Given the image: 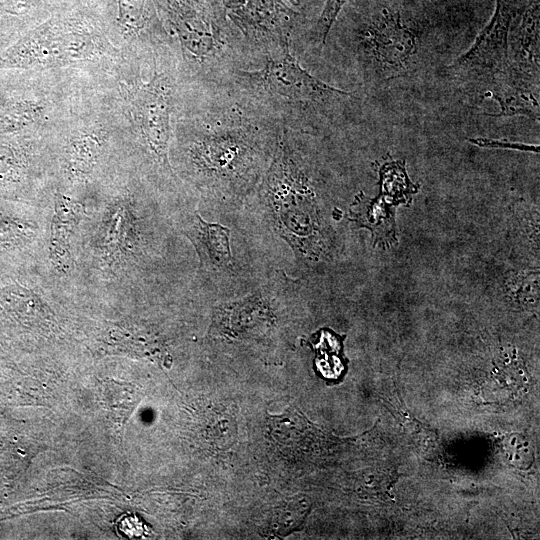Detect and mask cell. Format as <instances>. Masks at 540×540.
Wrapping results in <instances>:
<instances>
[{
    "instance_id": "obj_1",
    "label": "cell",
    "mask_w": 540,
    "mask_h": 540,
    "mask_svg": "<svg viewBox=\"0 0 540 540\" xmlns=\"http://www.w3.org/2000/svg\"><path fill=\"white\" fill-rule=\"evenodd\" d=\"M248 83L278 104L296 107L320 105L330 100L351 97V93L334 88L303 69L289 51L288 43L271 54L265 66L242 73Z\"/></svg>"
},
{
    "instance_id": "obj_2",
    "label": "cell",
    "mask_w": 540,
    "mask_h": 540,
    "mask_svg": "<svg viewBox=\"0 0 540 540\" xmlns=\"http://www.w3.org/2000/svg\"><path fill=\"white\" fill-rule=\"evenodd\" d=\"M532 0H496L495 12L470 49L449 69L459 74L495 77L510 66L509 40L512 24Z\"/></svg>"
},
{
    "instance_id": "obj_3",
    "label": "cell",
    "mask_w": 540,
    "mask_h": 540,
    "mask_svg": "<svg viewBox=\"0 0 540 540\" xmlns=\"http://www.w3.org/2000/svg\"><path fill=\"white\" fill-rule=\"evenodd\" d=\"M362 48L374 70L383 79L399 77L410 70L417 53L414 32L402 21L398 12L388 9L366 29Z\"/></svg>"
},
{
    "instance_id": "obj_4",
    "label": "cell",
    "mask_w": 540,
    "mask_h": 540,
    "mask_svg": "<svg viewBox=\"0 0 540 540\" xmlns=\"http://www.w3.org/2000/svg\"><path fill=\"white\" fill-rule=\"evenodd\" d=\"M170 87L165 78H155L143 91L138 103L142 133L159 161L169 166Z\"/></svg>"
},
{
    "instance_id": "obj_5",
    "label": "cell",
    "mask_w": 540,
    "mask_h": 540,
    "mask_svg": "<svg viewBox=\"0 0 540 540\" xmlns=\"http://www.w3.org/2000/svg\"><path fill=\"white\" fill-rule=\"evenodd\" d=\"M539 77L523 72L512 65L493 79L489 95L500 111L489 116L524 115L539 120Z\"/></svg>"
},
{
    "instance_id": "obj_6",
    "label": "cell",
    "mask_w": 540,
    "mask_h": 540,
    "mask_svg": "<svg viewBox=\"0 0 540 540\" xmlns=\"http://www.w3.org/2000/svg\"><path fill=\"white\" fill-rule=\"evenodd\" d=\"M84 206L72 198L58 194L49 239V256L53 267L68 273L72 267L71 240L81 219Z\"/></svg>"
},
{
    "instance_id": "obj_7",
    "label": "cell",
    "mask_w": 540,
    "mask_h": 540,
    "mask_svg": "<svg viewBox=\"0 0 540 540\" xmlns=\"http://www.w3.org/2000/svg\"><path fill=\"white\" fill-rule=\"evenodd\" d=\"M229 233L228 228L205 222L199 215L184 231L194 245L201 263L221 269L232 265Z\"/></svg>"
},
{
    "instance_id": "obj_8",
    "label": "cell",
    "mask_w": 540,
    "mask_h": 540,
    "mask_svg": "<svg viewBox=\"0 0 540 540\" xmlns=\"http://www.w3.org/2000/svg\"><path fill=\"white\" fill-rule=\"evenodd\" d=\"M520 23L513 42V67L539 75V0H532L519 16Z\"/></svg>"
},
{
    "instance_id": "obj_9",
    "label": "cell",
    "mask_w": 540,
    "mask_h": 540,
    "mask_svg": "<svg viewBox=\"0 0 540 540\" xmlns=\"http://www.w3.org/2000/svg\"><path fill=\"white\" fill-rule=\"evenodd\" d=\"M306 514L307 504L292 499L272 511L265 529L272 536L287 535L300 526Z\"/></svg>"
},
{
    "instance_id": "obj_10",
    "label": "cell",
    "mask_w": 540,
    "mask_h": 540,
    "mask_svg": "<svg viewBox=\"0 0 540 540\" xmlns=\"http://www.w3.org/2000/svg\"><path fill=\"white\" fill-rule=\"evenodd\" d=\"M97 151L98 147L89 139L74 143L69 161L73 171L80 174L90 171Z\"/></svg>"
},
{
    "instance_id": "obj_11",
    "label": "cell",
    "mask_w": 540,
    "mask_h": 540,
    "mask_svg": "<svg viewBox=\"0 0 540 540\" xmlns=\"http://www.w3.org/2000/svg\"><path fill=\"white\" fill-rule=\"evenodd\" d=\"M348 1L349 0H327L319 21L317 22L315 31L316 39L321 45L325 44L337 16Z\"/></svg>"
},
{
    "instance_id": "obj_12",
    "label": "cell",
    "mask_w": 540,
    "mask_h": 540,
    "mask_svg": "<svg viewBox=\"0 0 540 540\" xmlns=\"http://www.w3.org/2000/svg\"><path fill=\"white\" fill-rule=\"evenodd\" d=\"M116 529L119 534L130 539L140 538L148 534L142 521L132 514H125L118 518Z\"/></svg>"
},
{
    "instance_id": "obj_13",
    "label": "cell",
    "mask_w": 540,
    "mask_h": 540,
    "mask_svg": "<svg viewBox=\"0 0 540 540\" xmlns=\"http://www.w3.org/2000/svg\"><path fill=\"white\" fill-rule=\"evenodd\" d=\"M469 141L479 147L504 148V149L520 150V151L539 152L538 146L524 144L520 142H511L508 140H497V139L478 137V138H471L469 139Z\"/></svg>"
}]
</instances>
